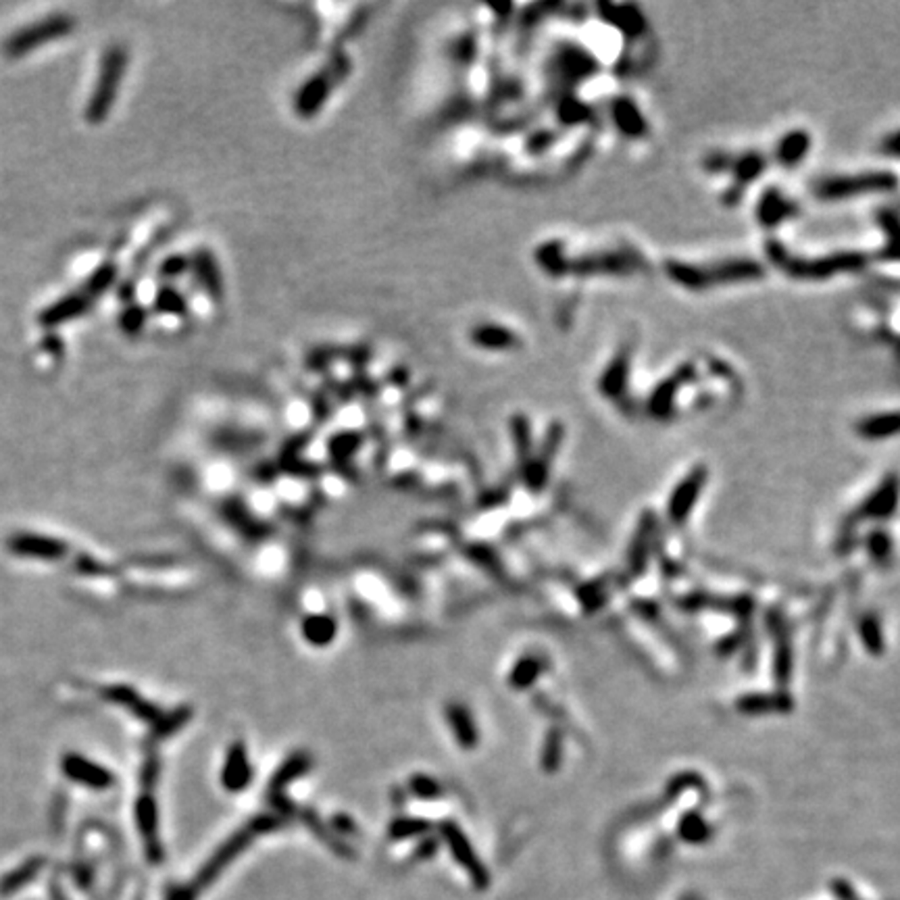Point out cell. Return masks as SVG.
Listing matches in <instances>:
<instances>
[{
    "label": "cell",
    "instance_id": "obj_1",
    "mask_svg": "<svg viewBox=\"0 0 900 900\" xmlns=\"http://www.w3.org/2000/svg\"><path fill=\"white\" fill-rule=\"evenodd\" d=\"M663 271L675 286L688 290V292H707L711 288L755 282L765 275L763 265L750 257H725L705 263L667 258L663 263Z\"/></svg>",
    "mask_w": 900,
    "mask_h": 900
},
{
    "label": "cell",
    "instance_id": "obj_2",
    "mask_svg": "<svg viewBox=\"0 0 900 900\" xmlns=\"http://www.w3.org/2000/svg\"><path fill=\"white\" fill-rule=\"evenodd\" d=\"M769 261L794 280L822 282L838 275H855L867 269L869 257L856 250H836L819 257L794 255L780 242H767Z\"/></svg>",
    "mask_w": 900,
    "mask_h": 900
},
{
    "label": "cell",
    "instance_id": "obj_3",
    "mask_svg": "<svg viewBox=\"0 0 900 900\" xmlns=\"http://www.w3.org/2000/svg\"><path fill=\"white\" fill-rule=\"evenodd\" d=\"M896 188V174L886 169L831 174L813 184V196L822 202H842L856 196L886 194Z\"/></svg>",
    "mask_w": 900,
    "mask_h": 900
},
{
    "label": "cell",
    "instance_id": "obj_4",
    "mask_svg": "<svg viewBox=\"0 0 900 900\" xmlns=\"http://www.w3.org/2000/svg\"><path fill=\"white\" fill-rule=\"evenodd\" d=\"M634 350H636L634 342H621V347L615 350V355L598 373L596 390L609 403H626L627 390H630Z\"/></svg>",
    "mask_w": 900,
    "mask_h": 900
},
{
    "label": "cell",
    "instance_id": "obj_5",
    "mask_svg": "<svg viewBox=\"0 0 900 900\" xmlns=\"http://www.w3.org/2000/svg\"><path fill=\"white\" fill-rule=\"evenodd\" d=\"M757 224L765 232H775L781 225H786L790 219H797L800 215V205L792 199L790 194L781 188L767 186L759 196V202L755 207Z\"/></svg>",
    "mask_w": 900,
    "mask_h": 900
},
{
    "label": "cell",
    "instance_id": "obj_6",
    "mask_svg": "<svg viewBox=\"0 0 900 900\" xmlns=\"http://www.w3.org/2000/svg\"><path fill=\"white\" fill-rule=\"evenodd\" d=\"M707 478H708L707 467L696 465L694 470L690 471L688 476L675 486L674 492H671L669 504H667V515H669V521L674 523V526H683V523L688 521L690 513H692V509L696 507V501H699L702 490H705Z\"/></svg>",
    "mask_w": 900,
    "mask_h": 900
},
{
    "label": "cell",
    "instance_id": "obj_7",
    "mask_svg": "<svg viewBox=\"0 0 900 900\" xmlns=\"http://www.w3.org/2000/svg\"><path fill=\"white\" fill-rule=\"evenodd\" d=\"M560 440H563V430H560L559 423H552L548 428L544 440L540 444V450L536 454H532V459L523 465V478H526V484L529 486V490L540 492L544 488L548 473H551V465L554 454H557V448Z\"/></svg>",
    "mask_w": 900,
    "mask_h": 900
},
{
    "label": "cell",
    "instance_id": "obj_8",
    "mask_svg": "<svg viewBox=\"0 0 900 900\" xmlns=\"http://www.w3.org/2000/svg\"><path fill=\"white\" fill-rule=\"evenodd\" d=\"M442 834H444V838H446V842H448L450 850H453L454 859L463 865L465 871H470L471 880L476 881V886H479V888L488 886V881H490L488 871H486L482 861L478 859V855L473 853V847L465 838L463 831H461L454 823H444Z\"/></svg>",
    "mask_w": 900,
    "mask_h": 900
},
{
    "label": "cell",
    "instance_id": "obj_9",
    "mask_svg": "<svg viewBox=\"0 0 900 900\" xmlns=\"http://www.w3.org/2000/svg\"><path fill=\"white\" fill-rule=\"evenodd\" d=\"M813 146V138L806 129H790V132L781 134L775 142L773 151L769 152L772 163L781 165L784 169H794L809 157Z\"/></svg>",
    "mask_w": 900,
    "mask_h": 900
},
{
    "label": "cell",
    "instance_id": "obj_10",
    "mask_svg": "<svg viewBox=\"0 0 900 900\" xmlns=\"http://www.w3.org/2000/svg\"><path fill=\"white\" fill-rule=\"evenodd\" d=\"M121 73H123V54L119 51L110 53L107 63H104L101 82H98V88L94 92V96H92L90 119L98 121L102 119L104 113H107L110 107V98L115 94V86L119 88Z\"/></svg>",
    "mask_w": 900,
    "mask_h": 900
},
{
    "label": "cell",
    "instance_id": "obj_11",
    "mask_svg": "<svg viewBox=\"0 0 900 900\" xmlns=\"http://www.w3.org/2000/svg\"><path fill=\"white\" fill-rule=\"evenodd\" d=\"M70 28H71L70 20H63V17H54L51 21H42L38 26L28 28L26 32L17 34L7 45V51L9 54H13V57H20V54L28 53L29 48L38 46L42 42L59 38V36L70 32Z\"/></svg>",
    "mask_w": 900,
    "mask_h": 900
},
{
    "label": "cell",
    "instance_id": "obj_12",
    "mask_svg": "<svg viewBox=\"0 0 900 900\" xmlns=\"http://www.w3.org/2000/svg\"><path fill=\"white\" fill-rule=\"evenodd\" d=\"M63 772L65 775H70L73 781H78V784L98 788V790L113 784V775H110V772H107L102 765H96V763L84 759V757L79 755L65 757Z\"/></svg>",
    "mask_w": 900,
    "mask_h": 900
},
{
    "label": "cell",
    "instance_id": "obj_13",
    "mask_svg": "<svg viewBox=\"0 0 900 900\" xmlns=\"http://www.w3.org/2000/svg\"><path fill=\"white\" fill-rule=\"evenodd\" d=\"M250 778L252 769L249 763V753H246V746L242 742H233L230 746V750H227L224 772H221V784H224L227 790L238 792L249 786Z\"/></svg>",
    "mask_w": 900,
    "mask_h": 900
},
{
    "label": "cell",
    "instance_id": "obj_14",
    "mask_svg": "<svg viewBox=\"0 0 900 900\" xmlns=\"http://www.w3.org/2000/svg\"><path fill=\"white\" fill-rule=\"evenodd\" d=\"M898 425H900L898 411H880L873 413V415L863 417L861 421H856L855 430L856 436L863 438V440L880 442L896 436Z\"/></svg>",
    "mask_w": 900,
    "mask_h": 900
},
{
    "label": "cell",
    "instance_id": "obj_15",
    "mask_svg": "<svg viewBox=\"0 0 900 900\" xmlns=\"http://www.w3.org/2000/svg\"><path fill=\"white\" fill-rule=\"evenodd\" d=\"M471 340L478 344V347L488 348V350H515L521 347V336L520 331H515L507 328L503 323H482L473 330Z\"/></svg>",
    "mask_w": 900,
    "mask_h": 900
},
{
    "label": "cell",
    "instance_id": "obj_16",
    "mask_svg": "<svg viewBox=\"0 0 900 900\" xmlns=\"http://www.w3.org/2000/svg\"><path fill=\"white\" fill-rule=\"evenodd\" d=\"M104 696H107L110 702H115V705L126 707L127 711H132L135 715V717L148 721V724H159V721L163 719L161 711H159L155 705L146 702L138 692H134V690L127 686L107 688L104 690Z\"/></svg>",
    "mask_w": 900,
    "mask_h": 900
},
{
    "label": "cell",
    "instance_id": "obj_17",
    "mask_svg": "<svg viewBox=\"0 0 900 900\" xmlns=\"http://www.w3.org/2000/svg\"><path fill=\"white\" fill-rule=\"evenodd\" d=\"M898 498V484L896 478L890 476L886 482H881L878 490L869 496V501L863 504L861 515L867 520H888L894 511H896Z\"/></svg>",
    "mask_w": 900,
    "mask_h": 900
},
{
    "label": "cell",
    "instance_id": "obj_18",
    "mask_svg": "<svg viewBox=\"0 0 900 900\" xmlns=\"http://www.w3.org/2000/svg\"><path fill=\"white\" fill-rule=\"evenodd\" d=\"M615 126L619 127V132L627 135V138L636 140L640 135H644L646 132V121L644 115L640 113L638 104L632 101V98H615L613 109H611Z\"/></svg>",
    "mask_w": 900,
    "mask_h": 900
},
{
    "label": "cell",
    "instance_id": "obj_19",
    "mask_svg": "<svg viewBox=\"0 0 900 900\" xmlns=\"http://www.w3.org/2000/svg\"><path fill=\"white\" fill-rule=\"evenodd\" d=\"M738 711L744 715H763V713H772V711H790L792 708V699L790 694L784 692H775V694H765V692H757V694H744L740 696L736 702Z\"/></svg>",
    "mask_w": 900,
    "mask_h": 900
},
{
    "label": "cell",
    "instance_id": "obj_20",
    "mask_svg": "<svg viewBox=\"0 0 900 900\" xmlns=\"http://www.w3.org/2000/svg\"><path fill=\"white\" fill-rule=\"evenodd\" d=\"M446 719H448V725L453 727L457 742L467 750L476 749L479 736H478L476 721L471 719V713L467 711L463 705H459V702H453V705L446 707Z\"/></svg>",
    "mask_w": 900,
    "mask_h": 900
},
{
    "label": "cell",
    "instance_id": "obj_21",
    "mask_svg": "<svg viewBox=\"0 0 900 900\" xmlns=\"http://www.w3.org/2000/svg\"><path fill=\"white\" fill-rule=\"evenodd\" d=\"M652 528H655V515L646 513L640 521L638 532L634 534L632 548H630V569L634 576H640L646 569V560H649V551L652 542Z\"/></svg>",
    "mask_w": 900,
    "mask_h": 900
},
{
    "label": "cell",
    "instance_id": "obj_22",
    "mask_svg": "<svg viewBox=\"0 0 900 900\" xmlns=\"http://www.w3.org/2000/svg\"><path fill=\"white\" fill-rule=\"evenodd\" d=\"M13 551L28 557L59 559L65 554V546L59 540L42 538V536H20L13 540Z\"/></svg>",
    "mask_w": 900,
    "mask_h": 900
},
{
    "label": "cell",
    "instance_id": "obj_23",
    "mask_svg": "<svg viewBox=\"0 0 900 900\" xmlns=\"http://www.w3.org/2000/svg\"><path fill=\"white\" fill-rule=\"evenodd\" d=\"M542 674V663L532 655L521 657L509 674V686L513 690L532 688Z\"/></svg>",
    "mask_w": 900,
    "mask_h": 900
},
{
    "label": "cell",
    "instance_id": "obj_24",
    "mask_svg": "<svg viewBox=\"0 0 900 900\" xmlns=\"http://www.w3.org/2000/svg\"><path fill=\"white\" fill-rule=\"evenodd\" d=\"M303 634L311 644L325 646L336 636V621L330 615H311L309 619H305Z\"/></svg>",
    "mask_w": 900,
    "mask_h": 900
},
{
    "label": "cell",
    "instance_id": "obj_25",
    "mask_svg": "<svg viewBox=\"0 0 900 900\" xmlns=\"http://www.w3.org/2000/svg\"><path fill=\"white\" fill-rule=\"evenodd\" d=\"M786 632H778V640H775V657H773V675L775 683L780 688H786L788 682H790L792 675V649L790 642H788V636H784Z\"/></svg>",
    "mask_w": 900,
    "mask_h": 900
},
{
    "label": "cell",
    "instance_id": "obj_26",
    "mask_svg": "<svg viewBox=\"0 0 900 900\" xmlns=\"http://www.w3.org/2000/svg\"><path fill=\"white\" fill-rule=\"evenodd\" d=\"M511 436H513L515 442V453L520 457L521 465H526L534 454V438H532V428H529V421L523 415H515L513 421H511Z\"/></svg>",
    "mask_w": 900,
    "mask_h": 900
},
{
    "label": "cell",
    "instance_id": "obj_27",
    "mask_svg": "<svg viewBox=\"0 0 900 900\" xmlns=\"http://www.w3.org/2000/svg\"><path fill=\"white\" fill-rule=\"evenodd\" d=\"M859 638H861V642H863V646H865V650L869 652V655L880 657L886 649L881 626H880V621L873 618V615H863V619L859 624Z\"/></svg>",
    "mask_w": 900,
    "mask_h": 900
},
{
    "label": "cell",
    "instance_id": "obj_28",
    "mask_svg": "<svg viewBox=\"0 0 900 900\" xmlns=\"http://www.w3.org/2000/svg\"><path fill=\"white\" fill-rule=\"evenodd\" d=\"M560 761H563V733L552 727V730H548L544 746H542V769L546 773H554L560 767Z\"/></svg>",
    "mask_w": 900,
    "mask_h": 900
},
{
    "label": "cell",
    "instance_id": "obj_29",
    "mask_svg": "<svg viewBox=\"0 0 900 900\" xmlns=\"http://www.w3.org/2000/svg\"><path fill=\"white\" fill-rule=\"evenodd\" d=\"M311 765V761H309V757L307 755H294V757H290V759L283 763L280 772H277L274 775V781H271V790H280V788H283L286 784H290V781L296 780V778H300L307 769H309Z\"/></svg>",
    "mask_w": 900,
    "mask_h": 900
},
{
    "label": "cell",
    "instance_id": "obj_30",
    "mask_svg": "<svg viewBox=\"0 0 900 900\" xmlns=\"http://www.w3.org/2000/svg\"><path fill=\"white\" fill-rule=\"evenodd\" d=\"M680 836L690 844H699V842L708 840L711 830H708L707 822L700 815H696V813H688V815L680 822Z\"/></svg>",
    "mask_w": 900,
    "mask_h": 900
},
{
    "label": "cell",
    "instance_id": "obj_31",
    "mask_svg": "<svg viewBox=\"0 0 900 900\" xmlns=\"http://www.w3.org/2000/svg\"><path fill=\"white\" fill-rule=\"evenodd\" d=\"M867 548H869V554H871L878 563L886 565L888 560H890L892 540H890V536H888L886 532H881V529H875V532L869 534Z\"/></svg>",
    "mask_w": 900,
    "mask_h": 900
},
{
    "label": "cell",
    "instance_id": "obj_32",
    "mask_svg": "<svg viewBox=\"0 0 900 900\" xmlns=\"http://www.w3.org/2000/svg\"><path fill=\"white\" fill-rule=\"evenodd\" d=\"M135 811H138V823H140V828L142 831H144V836H155V831H157V811H155V800H152V797H142L138 800V806H135Z\"/></svg>",
    "mask_w": 900,
    "mask_h": 900
},
{
    "label": "cell",
    "instance_id": "obj_33",
    "mask_svg": "<svg viewBox=\"0 0 900 900\" xmlns=\"http://www.w3.org/2000/svg\"><path fill=\"white\" fill-rule=\"evenodd\" d=\"M411 790L417 794L419 798H436L442 794L440 784L430 775H413L411 778Z\"/></svg>",
    "mask_w": 900,
    "mask_h": 900
},
{
    "label": "cell",
    "instance_id": "obj_34",
    "mask_svg": "<svg viewBox=\"0 0 900 900\" xmlns=\"http://www.w3.org/2000/svg\"><path fill=\"white\" fill-rule=\"evenodd\" d=\"M186 719H188V711H186V708H180V711H177V713L169 715V717H163L161 721H159V724H157V732L163 733V736H168V733L177 730V727H180L182 724H186Z\"/></svg>",
    "mask_w": 900,
    "mask_h": 900
},
{
    "label": "cell",
    "instance_id": "obj_35",
    "mask_svg": "<svg viewBox=\"0 0 900 900\" xmlns=\"http://www.w3.org/2000/svg\"><path fill=\"white\" fill-rule=\"evenodd\" d=\"M428 828L423 822H417V819H400V822L394 823V836H413V834H421V831Z\"/></svg>",
    "mask_w": 900,
    "mask_h": 900
},
{
    "label": "cell",
    "instance_id": "obj_36",
    "mask_svg": "<svg viewBox=\"0 0 900 900\" xmlns=\"http://www.w3.org/2000/svg\"><path fill=\"white\" fill-rule=\"evenodd\" d=\"M831 890H834L842 900H861V898H856L853 888H850L847 881H834V884H831Z\"/></svg>",
    "mask_w": 900,
    "mask_h": 900
},
{
    "label": "cell",
    "instance_id": "obj_37",
    "mask_svg": "<svg viewBox=\"0 0 900 900\" xmlns=\"http://www.w3.org/2000/svg\"><path fill=\"white\" fill-rule=\"evenodd\" d=\"M686 900H694V898H686Z\"/></svg>",
    "mask_w": 900,
    "mask_h": 900
}]
</instances>
